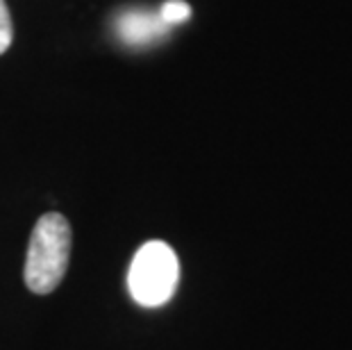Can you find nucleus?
I'll use <instances>...</instances> for the list:
<instances>
[{"label": "nucleus", "instance_id": "nucleus-1", "mask_svg": "<svg viewBox=\"0 0 352 350\" xmlns=\"http://www.w3.org/2000/svg\"><path fill=\"white\" fill-rule=\"evenodd\" d=\"M71 259V226L62 214H43L32 230L25 257V285L32 294H52Z\"/></svg>", "mask_w": 352, "mask_h": 350}, {"label": "nucleus", "instance_id": "nucleus-2", "mask_svg": "<svg viewBox=\"0 0 352 350\" xmlns=\"http://www.w3.org/2000/svg\"><path fill=\"white\" fill-rule=\"evenodd\" d=\"M179 280V262L175 250L164 241H148L137 250L130 273H127V287L132 298L144 307H160L168 303L175 294Z\"/></svg>", "mask_w": 352, "mask_h": 350}, {"label": "nucleus", "instance_id": "nucleus-3", "mask_svg": "<svg viewBox=\"0 0 352 350\" xmlns=\"http://www.w3.org/2000/svg\"><path fill=\"white\" fill-rule=\"evenodd\" d=\"M118 34L127 43H146L160 36L168 25L160 19V14L153 17L148 12H127L118 19Z\"/></svg>", "mask_w": 352, "mask_h": 350}, {"label": "nucleus", "instance_id": "nucleus-4", "mask_svg": "<svg viewBox=\"0 0 352 350\" xmlns=\"http://www.w3.org/2000/svg\"><path fill=\"white\" fill-rule=\"evenodd\" d=\"M189 17H191V7L186 5L184 0H168V3H164L162 10H160V19L166 25L184 23Z\"/></svg>", "mask_w": 352, "mask_h": 350}, {"label": "nucleus", "instance_id": "nucleus-5", "mask_svg": "<svg viewBox=\"0 0 352 350\" xmlns=\"http://www.w3.org/2000/svg\"><path fill=\"white\" fill-rule=\"evenodd\" d=\"M12 36H14V28H12L10 10H7L5 0H0V55L12 46Z\"/></svg>", "mask_w": 352, "mask_h": 350}]
</instances>
